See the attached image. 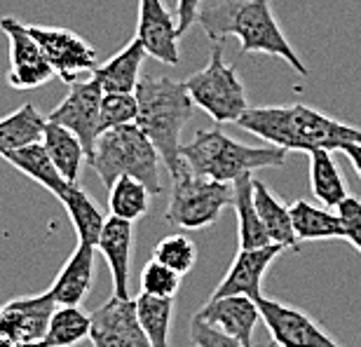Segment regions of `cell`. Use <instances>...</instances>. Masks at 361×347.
Returning <instances> with one entry per match:
<instances>
[{
	"label": "cell",
	"mask_w": 361,
	"mask_h": 347,
	"mask_svg": "<svg viewBox=\"0 0 361 347\" xmlns=\"http://www.w3.org/2000/svg\"><path fill=\"white\" fill-rule=\"evenodd\" d=\"M180 277L183 274L150 258L141 270V293L157 296V298H174L180 288Z\"/></svg>",
	"instance_id": "cell-33"
},
{
	"label": "cell",
	"mask_w": 361,
	"mask_h": 347,
	"mask_svg": "<svg viewBox=\"0 0 361 347\" xmlns=\"http://www.w3.org/2000/svg\"><path fill=\"white\" fill-rule=\"evenodd\" d=\"M134 94L139 101L136 125L153 141V146L162 157L164 169L171 176L185 164L180 157V146H183L180 132L190 122L197 106L188 94L185 83L171 80L164 75H143Z\"/></svg>",
	"instance_id": "cell-3"
},
{
	"label": "cell",
	"mask_w": 361,
	"mask_h": 347,
	"mask_svg": "<svg viewBox=\"0 0 361 347\" xmlns=\"http://www.w3.org/2000/svg\"><path fill=\"white\" fill-rule=\"evenodd\" d=\"M185 90L195 106L202 108L216 125H237L251 108L237 68L223 59V42H216L212 47V56L204 68L185 78Z\"/></svg>",
	"instance_id": "cell-7"
},
{
	"label": "cell",
	"mask_w": 361,
	"mask_h": 347,
	"mask_svg": "<svg viewBox=\"0 0 361 347\" xmlns=\"http://www.w3.org/2000/svg\"><path fill=\"white\" fill-rule=\"evenodd\" d=\"M92 347H153L136 315V300L111 296L92 312Z\"/></svg>",
	"instance_id": "cell-13"
},
{
	"label": "cell",
	"mask_w": 361,
	"mask_h": 347,
	"mask_svg": "<svg viewBox=\"0 0 361 347\" xmlns=\"http://www.w3.org/2000/svg\"><path fill=\"white\" fill-rule=\"evenodd\" d=\"M3 160L10 162L14 169L21 171L31 181H35V183L42 185L47 193H52L54 197H59V200L71 188L68 181L61 176V171L56 169V164L52 162V157H49L47 148L42 146V141L33 143V146L12 150V153H7Z\"/></svg>",
	"instance_id": "cell-20"
},
{
	"label": "cell",
	"mask_w": 361,
	"mask_h": 347,
	"mask_svg": "<svg viewBox=\"0 0 361 347\" xmlns=\"http://www.w3.org/2000/svg\"><path fill=\"white\" fill-rule=\"evenodd\" d=\"M212 327L226 331L237 338L244 347H254V331L263 322L258 303L247 296H226V298H209L204 308L195 312Z\"/></svg>",
	"instance_id": "cell-16"
},
{
	"label": "cell",
	"mask_w": 361,
	"mask_h": 347,
	"mask_svg": "<svg viewBox=\"0 0 361 347\" xmlns=\"http://www.w3.org/2000/svg\"><path fill=\"white\" fill-rule=\"evenodd\" d=\"M92 315L80 305H56L49 317L47 334L42 338V347H75L85 338H90Z\"/></svg>",
	"instance_id": "cell-28"
},
{
	"label": "cell",
	"mask_w": 361,
	"mask_h": 347,
	"mask_svg": "<svg viewBox=\"0 0 361 347\" xmlns=\"http://www.w3.org/2000/svg\"><path fill=\"white\" fill-rule=\"evenodd\" d=\"M272 347H277V345H272Z\"/></svg>",
	"instance_id": "cell-38"
},
{
	"label": "cell",
	"mask_w": 361,
	"mask_h": 347,
	"mask_svg": "<svg viewBox=\"0 0 361 347\" xmlns=\"http://www.w3.org/2000/svg\"><path fill=\"white\" fill-rule=\"evenodd\" d=\"M331 153H334V150H324V148L307 153L310 155V188H312V195L324 207L338 209L350 197V193Z\"/></svg>",
	"instance_id": "cell-26"
},
{
	"label": "cell",
	"mask_w": 361,
	"mask_h": 347,
	"mask_svg": "<svg viewBox=\"0 0 361 347\" xmlns=\"http://www.w3.org/2000/svg\"><path fill=\"white\" fill-rule=\"evenodd\" d=\"M336 212L341 214V219H343L345 240H348L355 249L361 251V200L350 195Z\"/></svg>",
	"instance_id": "cell-35"
},
{
	"label": "cell",
	"mask_w": 361,
	"mask_h": 347,
	"mask_svg": "<svg viewBox=\"0 0 361 347\" xmlns=\"http://www.w3.org/2000/svg\"><path fill=\"white\" fill-rule=\"evenodd\" d=\"M288 150L277 146H247L235 141L216 125L212 129H200L192 141L180 146V157L192 174L221 183H235L244 174L258 169L281 167Z\"/></svg>",
	"instance_id": "cell-4"
},
{
	"label": "cell",
	"mask_w": 361,
	"mask_h": 347,
	"mask_svg": "<svg viewBox=\"0 0 361 347\" xmlns=\"http://www.w3.org/2000/svg\"><path fill=\"white\" fill-rule=\"evenodd\" d=\"M288 247L284 244H268L261 249H240L230 263L226 277L214 288L212 298H226V296H247L251 300L263 298L261 286L265 279V272L270 265L284 254Z\"/></svg>",
	"instance_id": "cell-14"
},
{
	"label": "cell",
	"mask_w": 361,
	"mask_h": 347,
	"mask_svg": "<svg viewBox=\"0 0 361 347\" xmlns=\"http://www.w3.org/2000/svg\"><path fill=\"white\" fill-rule=\"evenodd\" d=\"M254 202L265 230L274 244H284L288 249H298V237L293 233L291 209L274 195L263 181L254 178Z\"/></svg>",
	"instance_id": "cell-25"
},
{
	"label": "cell",
	"mask_w": 361,
	"mask_h": 347,
	"mask_svg": "<svg viewBox=\"0 0 361 347\" xmlns=\"http://www.w3.org/2000/svg\"><path fill=\"white\" fill-rule=\"evenodd\" d=\"M139 120V101L136 94H118V92H104L101 101V129H111L136 125Z\"/></svg>",
	"instance_id": "cell-32"
},
{
	"label": "cell",
	"mask_w": 361,
	"mask_h": 347,
	"mask_svg": "<svg viewBox=\"0 0 361 347\" xmlns=\"http://www.w3.org/2000/svg\"><path fill=\"white\" fill-rule=\"evenodd\" d=\"M47 129V118L33 104H24L14 113L0 118V157L12 150L40 143Z\"/></svg>",
	"instance_id": "cell-22"
},
{
	"label": "cell",
	"mask_w": 361,
	"mask_h": 347,
	"mask_svg": "<svg viewBox=\"0 0 361 347\" xmlns=\"http://www.w3.org/2000/svg\"><path fill=\"white\" fill-rule=\"evenodd\" d=\"M256 303L265 329L270 331L277 347H343L302 310L265 298V296Z\"/></svg>",
	"instance_id": "cell-12"
},
{
	"label": "cell",
	"mask_w": 361,
	"mask_h": 347,
	"mask_svg": "<svg viewBox=\"0 0 361 347\" xmlns=\"http://www.w3.org/2000/svg\"><path fill=\"white\" fill-rule=\"evenodd\" d=\"M132 249H134V223L111 219L106 221L104 233L99 237L97 251L106 258L108 270L113 277V296L129 298V265H132Z\"/></svg>",
	"instance_id": "cell-17"
},
{
	"label": "cell",
	"mask_w": 361,
	"mask_h": 347,
	"mask_svg": "<svg viewBox=\"0 0 361 347\" xmlns=\"http://www.w3.org/2000/svg\"><path fill=\"white\" fill-rule=\"evenodd\" d=\"M190 341L195 343V347H244L237 338L212 327V324L197 315L190 319Z\"/></svg>",
	"instance_id": "cell-34"
},
{
	"label": "cell",
	"mask_w": 361,
	"mask_h": 347,
	"mask_svg": "<svg viewBox=\"0 0 361 347\" xmlns=\"http://www.w3.org/2000/svg\"><path fill=\"white\" fill-rule=\"evenodd\" d=\"M136 38L148 52V56L167 63V66H178V21L164 0H139V21H136Z\"/></svg>",
	"instance_id": "cell-15"
},
{
	"label": "cell",
	"mask_w": 361,
	"mask_h": 347,
	"mask_svg": "<svg viewBox=\"0 0 361 347\" xmlns=\"http://www.w3.org/2000/svg\"><path fill=\"white\" fill-rule=\"evenodd\" d=\"M90 164L106 188H111L120 176H132L141 181L153 193V197L162 193V157L139 125L118 127L101 134Z\"/></svg>",
	"instance_id": "cell-5"
},
{
	"label": "cell",
	"mask_w": 361,
	"mask_h": 347,
	"mask_svg": "<svg viewBox=\"0 0 361 347\" xmlns=\"http://www.w3.org/2000/svg\"><path fill=\"white\" fill-rule=\"evenodd\" d=\"M150 200H153V193L141 181H136L132 176H120L108 188V209H111V216L129 223H136L148 214Z\"/></svg>",
	"instance_id": "cell-29"
},
{
	"label": "cell",
	"mask_w": 361,
	"mask_h": 347,
	"mask_svg": "<svg viewBox=\"0 0 361 347\" xmlns=\"http://www.w3.org/2000/svg\"><path fill=\"white\" fill-rule=\"evenodd\" d=\"M341 153H345V155H348L350 164H352V167H355L357 176L361 178V143H352V146L343 148Z\"/></svg>",
	"instance_id": "cell-37"
},
{
	"label": "cell",
	"mask_w": 361,
	"mask_h": 347,
	"mask_svg": "<svg viewBox=\"0 0 361 347\" xmlns=\"http://www.w3.org/2000/svg\"><path fill=\"white\" fill-rule=\"evenodd\" d=\"M291 209L293 233L298 242H324V240H345V226L341 214L326 207H317L307 200H295Z\"/></svg>",
	"instance_id": "cell-21"
},
{
	"label": "cell",
	"mask_w": 361,
	"mask_h": 347,
	"mask_svg": "<svg viewBox=\"0 0 361 347\" xmlns=\"http://www.w3.org/2000/svg\"><path fill=\"white\" fill-rule=\"evenodd\" d=\"M63 209L68 212V219L73 223L78 242L80 244H92L97 247L99 237L106 228V216L99 209V205L94 202L80 185H71L66 195L61 197Z\"/></svg>",
	"instance_id": "cell-27"
},
{
	"label": "cell",
	"mask_w": 361,
	"mask_h": 347,
	"mask_svg": "<svg viewBox=\"0 0 361 347\" xmlns=\"http://www.w3.org/2000/svg\"><path fill=\"white\" fill-rule=\"evenodd\" d=\"M233 183L197 176L188 164H183L176 174H171V193L164 221L180 230H204L219 223L223 212L233 207Z\"/></svg>",
	"instance_id": "cell-6"
},
{
	"label": "cell",
	"mask_w": 361,
	"mask_h": 347,
	"mask_svg": "<svg viewBox=\"0 0 361 347\" xmlns=\"http://www.w3.org/2000/svg\"><path fill=\"white\" fill-rule=\"evenodd\" d=\"M28 31L40 42L54 75L66 85L87 80L97 71V49L78 33L59 26H28Z\"/></svg>",
	"instance_id": "cell-8"
},
{
	"label": "cell",
	"mask_w": 361,
	"mask_h": 347,
	"mask_svg": "<svg viewBox=\"0 0 361 347\" xmlns=\"http://www.w3.org/2000/svg\"><path fill=\"white\" fill-rule=\"evenodd\" d=\"M202 7H204L202 0H176V21H178L180 35H185L195 24H197Z\"/></svg>",
	"instance_id": "cell-36"
},
{
	"label": "cell",
	"mask_w": 361,
	"mask_h": 347,
	"mask_svg": "<svg viewBox=\"0 0 361 347\" xmlns=\"http://www.w3.org/2000/svg\"><path fill=\"white\" fill-rule=\"evenodd\" d=\"M42 146L47 148V153L52 157V162L56 164V169L61 171V176L66 178L71 185H78V178H80V171H82V162L87 160V150H85L80 139H78L71 129L47 120Z\"/></svg>",
	"instance_id": "cell-24"
},
{
	"label": "cell",
	"mask_w": 361,
	"mask_h": 347,
	"mask_svg": "<svg viewBox=\"0 0 361 347\" xmlns=\"http://www.w3.org/2000/svg\"><path fill=\"white\" fill-rule=\"evenodd\" d=\"M153 258L176 270L178 274H188L197 263V244L180 233L167 235L155 244Z\"/></svg>",
	"instance_id": "cell-31"
},
{
	"label": "cell",
	"mask_w": 361,
	"mask_h": 347,
	"mask_svg": "<svg viewBox=\"0 0 361 347\" xmlns=\"http://www.w3.org/2000/svg\"><path fill=\"white\" fill-rule=\"evenodd\" d=\"M136 300V315H139L141 329L146 331L153 347H169V329L174 317V298H157V296L139 293Z\"/></svg>",
	"instance_id": "cell-30"
},
{
	"label": "cell",
	"mask_w": 361,
	"mask_h": 347,
	"mask_svg": "<svg viewBox=\"0 0 361 347\" xmlns=\"http://www.w3.org/2000/svg\"><path fill=\"white\" fill-rule=\"evenodd\" d=\"M148 52L143 49L139 38L127 42L118 54H113L111 59L99 63L92 78L97 80L104 92H118V94H134L136 87L141 83V68L146 61Z\"/></svg>",
	"instance_id": "cell-19"
},
{
	"label": "cell",
	"mask_w": 361,
	"mask_h": 347,
	"mask_svg": "<svg viewBox=\"0 0 361 347\" xmlns=\"http://www.w3.org/2000/svg\"><path fill=\"white\" fill-rule=\"evenodd\" d=\"M235 188V214H237V230H240V249H261L272 244L268 230H265L261 216L256 212L254 202V176L244 174L233 183Z\"/></svg>",
	"instance_id": "cell-23"
},
{
	"label": "cell",
	"mask_w": 361,
	"mask_h": 347,
	"mask_svg": "<svg viewBox=\"0 0 361 347\" xmlns=\"http://www.w3.org/2000/svg\"><path fill=\"white\" fill-rule=\"evenodd\" d=\"M54 305L49 291L5 303L0 308V347H42Z\"/></svg>",
	"instance_id": "cell-11"
},
{
	"label": "cell",
	"mask_w": 361,
	"mask_h": 347,
	"mask_svg": "<svg viewBox=\"0 0 361 347\" xmlns=\"http://www.w3.org/2000/svg\"><path fill=\"white\" fill-rule=\"evenodd\" d=\"M94 260H97V247L78 242L75 251L47 288L56 305H82L94 281Z\"/></svg>",
	"instance_id": "cell-18"
},
{
	"label": "cell",
	"mask_w": 361,
	"mask_h": 347,
	"mask_svg": "<svg viewBox=\"0 0 361 347\" xmlns=\"http://www.w3.org/2000/svg\"><path fill=\"white\" fill-rule=\"evenodd\" d=\"M101 101H104V87L94 78L68 85V94L61 104L47 115V120L71 129L87 150V162L94 155V148L104 134L101 129Z\"/></svg>",
	"instance_id": "cell-9"
},
{
	"label": "cell",
	"mask_w": 361,
	"mask_h": 347,
	"mask_svg": "<svg viewBox=\"0 0 361 347\" xmlns=\"http://www.w3.org/2000/svg\"><path fill=\"white\" fill-rule=\"evenodd\" d=\"M237 127L256 134L270 146L284 150H343L352 143H361V129L334 120L331 115L305 104L291 106H256L242 115Z\"/></svg>",
	"instance_id": "cell-1"
},
{
	"label": "cell",
	"mask_w": 361,
	"mask_h": 347,
	"mask_svg": "<svg viewBox=\"0 0 361 347\" xmlns=\"http://www.w3.org/2000/svg\"><path fill=\"white\" fill-rule=\"evenodd\" d=\"M0 31L10 42V66H7V85L12 90L28 92L47 85L54 78V68L49 66L40 42L33 38L26 24L14 17L0 19Z\"/></svg>",
	"instance_id": "cell-10"
},
{
	"label": "cell",
	"mask_w": 361,
	"mask_h": 347,
	"mask_svg": "<svg viewBox=\"0 0 361 347\" xmlns=\"http://www.w3.org/2000/svg\"><path fill=\"white\" fill-rule=\"evenodd\" d=\"M197 21L214 45L235 35L240 40L242 56L268 54L288 63L298 75H310L307 66L274 19L270 0H221L202 7Z\"/></svg>",
	"instance_id": "cell-2"
}]
</instances>
